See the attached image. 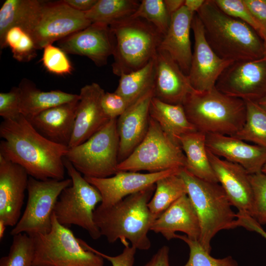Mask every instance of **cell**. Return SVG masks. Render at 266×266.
<instances>
[{
    "mask_svg": "<svg viewBox=\"0 0 266 266\" xmlns=\"http://www.w3.org/2000/svg\"><path fill=\"white\" fill-rule=\"evenodd\" d=\"M169 253L168 246H162L143 266H170Z\"/></svg>",
    "mask_w": 266,
    "mask_h": 266,
    "instance_id": "bcb514c9",
    "label": "cell"
},
{
    "mask_svg": "<svg viewBox=\"0 0 266 266\" xmlns=\"http://www.w3.org/2000/svg\"><path fill=\"white\" fill-rule=\"evenodd\" d=\"M213 1L223 12L245 22L259 34L262 27L253 16L243 0H213Z\"/></svg>",
    "mask_w": 266,
    "mask_h": 266,
    "instance_id": "ab89813d",
    "label": "cell"
},
{
    "mask_svg": "<svg viewBox=\"0 0 266 266\" xmlns=\"http://www.w3.org/2000/svg\"><path fill=\"white\" fill-rule=\"evenodd\" d=\"M29 174L20 165L0 155V220L14 227L21 217Z\"/></svg>",
    "mask_w": 266,
    "mask_h": 266,
    "instance_id": "e0dca14e",
    "label": "cell"
},
{
    "mask_svg": "<svg viewBox=\"0 0 266 266\" xmlns=\"http://www.w3.org/2000/svg\"><path fill=\"white\" fill-rule=\"evenodd\" d=\"M179 175L185 183L187 195L199 218V242L210 253V242L217 233L237 227L236 213L232 210V205L219 183L200 179L185 168L180 170Z\"/></svg>",
    "mask_w": 266,
    "mask_h": 266,
    "instance_id": "5b68a950",
    "label": "cell"
},
{
    "mask_svg": "<svg viewBox=\"0 0 266 266\" xmlns=\"http://www.w3.org/2000/svg\"><path fill=\"white\" fill-rule=\"evenodd\" d=\"M259 35L263 40V58L266 59V27L263 28L260 33Z\"/></svg>",
    "mask_w": 266,
    "mask_h": 266,
    "instance_id": "f907efd6",
    "label": "cell"
},
{
    "mask_svg": "<svg viewBox=\"0 0 266 266\" xmlns=\"http://www.w3.org/2000/svg\"><path fill=\"white\" fill-rule=\"evenodd\" d=\"M104 93L97 83L86 85L80 89L74 129L68 148L86 141L110 120L101 106Z\"/></svg>",
    "mask_w": 266,
    "mask_h": 266,
    "instance_id": "d6986e66",
    "label": "cell"
},
{
    "mask_svg": "<svg viewBox=\"0 0 266 266\" xmlns=\"http://www.w3.org/2000/svg\"><path fill=\"white\" fill-rule=\"evenodd\" d=\"M149 114L150 117L178 144L180 136L198 131L188 120L182 105L166 103L153 97Z\"/></svg>",
    "mask_w": 266,
    "mask_h": 266,
    "instance_id": "83f0119b",
    "label": "cell"
},
{
    "mask_svg": "<svg viewBox=\"0 0 266 266\" xmlns=\"http://www.w3.org/2000/svg\"><path fill=\"white\" fill-rule=\"evenodd\" d=\"M189 121L206 134L233 136L243 127L246 106L242 99L225 95L215 87L189 94L182 104Z\"/></svg>",
    "mask_w": 266,
    "mask_h": 266,
    "instance_id": "277c9868",
    "label": "cell"
},
{
    "mask_svg": "<svg viewBox=\"0 0 266 266\" xmlns=\"http://www.w3.org/2000/svg\"><path fill=\"white\" fill-rule=\"evenodd\" d=\"M114 41L113 73L138 70L155 58L163 36L150 23L129 17L109 25Z\"/></svg>",
    "mask_w": 266,
    "mask_h": 266,
    "instance_id": "8992f818",
    "label": "cell"
},
{
    "mask_svg": "<svg viewBox=\"0 0 266 266\" xmlns=\"http://www.w3.org/2000/svg\"><path fill=\"white\" fill-rule=\"evenodd\" d=\"M72 184L71 178L38 180L29 176L28 200L25 210L10 232L12 236L22 233L33 236L49 233L56 203L62 192Z\"/></svg>",
    "mask_w": 266,
    "mask_h": 266,
    "instance_id": "8fae6325",
    "label": "cell"
},
{
    "mask_svg": "<svg viewBox=\"0 0 266 266\" xmlns=\"http://www.w3.org/2000/svg\"><path fill=\"white\" fill-rule=\"evenodd\" d=\"M237 225L238 227H242L248 230L255 232L266 239V232L251 216L241 213H237Z\"/></svg>",
    "mask_w": 266,
    "mask_h": 266,
    "instance_id": "f6af8a7d",
    "label": "cell"
},
{
    "mask_svg": "<svg viewBox=\"0 0 266 266\" xmlns=\"http://www.w3.org/2000/svg\"><path fill=\"white\" fill-rule=\"evenodd\" d=\"M181 169L146 173L118 171L114 175L105 178L84 177L100 193L102 201L99 206L104 208L113 205L128 196L155 185L163 177L179 173Z\"/></svg>",
    "mask_w": 266,
    "mask_h": 266,
    "instance_id": "9a60e30c",
    "label": "cell"
},
{
    "mask_svg": "<svg viewBox=\"0 0 266 266\" xmlns=\"http://www.w3.org/2000/svg\"><path fill=\"white\" fill-rule=\"evenodd\" d=\"M206 40L221 59L232 62L263 57V43L257 32L240 20L223 12L213 0H206L196 12Z\"/></svg>",
    "mask_w": 266,
    "mask_h": 266,
    "instance_id": "3957f363",
    "label": "cell"
},
{
    "mask_svg": "<svg viewBox=\"0 0 266 266\" xmlns=\"http://www.w3.org/2000/svg\"><path fill=\"white\" fill-rule=\"evenodd\" d=\"M92 23L85 13L68 5L64 0L45 2L41 5L29 34L37 50L43 49Z\"/></svg>",
    "mask_w": 266,
    "mask_h": 266,
    "instance_id": "7c38bea8",
    "label": "cell"
},
{
    "mask_svg": "<svg viewBox=\"0 0 266 266\" xmlns=\"http://www.w3.org/2000/svg\"><path fill=\"white\" fill-rule=\"evenodd\" d=\"M156 184L132 194L107 207L99 205L94 212V221L101 236L109 243L120 240L123 245L147 250L151 244L148 232L156 219L148 204Z\"/></svg>",
    "mask_w": 266,
    "mask_h": 266,
    "instance_id": "7a4b0ae2",
    "label": "cell"
},
{
    "mask_svg": "<svg viewBox=\"0 0 266 266\" xmlns=\"http://www.w3.org/2000/svg\"><path fill=\"white\" fill-rule=\"evenodd\" d=\"M184 5L170 17L169 28L159 49L167 52L183 72L188 75L193 52L190 31L194 15Z\"/></svg>",
    "mask_w": 266,
    "mask_h": 266,
    "instance_id": "cb8c5ba5",
    "label": "cell"
},
{
    "mask_svg": "<svg viewBox=\"0 0 266 266\" xmlns=\"http://www.w3.org/2000/svg\"><path fill=\"white\" fill-rule=\"evenodd\" d=\"M153 97V88L131 104L117 118L119 163L126 159L146 136L149 126L150 105Z\"/></svg>",
    "mask_w": 266,
    "mask_h": 266,
    "instance_id": "ffe728a7",
    "label": "cell"
},
{
    "mask_svg": "<svg viewBox=\"0 0 266 266\" xmlns=\"http://www.w3.org/2000/svg\"><path fill=\"white\" fill-rule=\"evenodd\" d=\"M21 115L20 96L18 87L8 92L0 93V116L3 120H14Z\"/></svg>",
    "mask_w": 266,
    "mask_h": 266,
    "instance_id": "60d3db41",
    "label": "cell"
},
{
    "mask_svg": "<svg viewBox=\"0 0 266 266\" xmlns=\"http://www.w3.org/2000/svg\"><path fill=\"white\" fill-rule=\"evenodd\" d=\"M191 29L194 46L188 76L194 90L209 91L215 87L220 75L233 62L221 59L213 51L206 40L203 25L196 13L193 16Z\"/></svg>",
    "mask_w": 266,
    "mask_h": 266,
    "instance_id": "5bb4252c",
    "label": "cell"
},
{
    "mask_svg": "<svg viewBox=\"0 0 266 266\" xmlns=\"http://www.w3.org/2000/svg\"><path fill=\"white\" fill-rule=\"evenodd\" d=\"M117 119L110 120L82 144L68 148L65 158L84 177L105 178L118 171Z\"/></svg>",
    "mask_w": 266,
    "mask_h": 266,
    "instance_id": "9c48e42d",
    "label": "cell"
},
{
    "mask_svg": "<svg viewBox=\"0 0 266 266\" xmlns=\"http://www.w3.org/2000/svg\"><path fill=\"white\" fill-rule=\"evenodd\" d=\"M257 102L264 110L266 111V95Z\"/></svg>",
    "mask_w": 266,
    "mask_h": 266,
    "instance_id": "f5cc1de1",
    "label": "cell"
},
{
    "mask_svg": "<svg viewBox=\"0 0 266 266\" xmlns=\"http://www.w3.org/2000/svg\"><path fill=\"white\" fill-rule=\"evenodd\" d=\"M153 91L154 97L161 101L181 105L195 91L177 63L167 52L159 49L155 58Z\"/></svg>",
    "mask_w": 266,
    "mask_h": 266,
    "instance_id": "44dd1931",
    "label": "cell"
},
{
    "mask_svg": "<svg viewBox=\"0 0 266 266\" xmlns=\"http://www.w3.org/2000/svg\"><path fill=\"white\" fill-rule=\"evenodd\" d=\"M79 100L44 110L30 121L46 138L68 146L74 129Z\"/></svg>",
    "mask_w": 266,
    "mask_h": 266,
    "instance_id": "d4e9b609",
    "label": "cell"
},
{
    "mask_svg": "<svg viewBox=\"0 0 266 266\" xmlns=\"http://www.w3.org/2000/svg\"><path fill=\"white\" fill-rule=\"evenodd\" d=\"M81 244L86 249L91 250L106 259L110 262L112 266H133L136 249L128 245L124 246L122 252L116 256H111L102 253L88 245L85 241L79 239Z\"/></svg>",
    "mask_w": 266,
    "mask_h": 266,
    "instance_id": "7bdbcfd3",
    "label": "cell"
},
{
    "mask_svg": "<svg viewBox=\"0 0 266 266\" xmlns=\"http://www.w3.org/2000/svg\"><path fill=\"white\" fill-rule=\"evenodd\" d=\"M155 184V190L148 207L156 219L178 199L187 195V191L185 183L179 173L163 177Z\"/></svg>",
    "mask_w": 266,
    "mask_h": 266,
    "instance_id": "4dcf8cb0",
    "label": "cell"
},
{
    "mask_svg": "<svg viewBox=\"0 0 266 266\" xmlns=\"http://www.w3.org/2000/svg\"><path fill=\"white\" fill-rule=\"evenodd\" d=\"M185 166L186 157L180 145L150 117L144 138L126 159L119 163L118 170L155 173Z\"/></svg>",
    "mask_w": 266,
    "mask_h": 266,
    "instance_id": "30bf717a",
    "label": "cell"
},
{
    "mask_svg": "<svg viewBox=\"0 0 266 266\" xmlns=\"http://www.w3.org/2000/svg\"><path fill=\"white\" fill-rule=\"evenodd\" d=\"M207 155L218 183L232 206L238 212L251 216L253 193L249 174L241 166L216 156L207 149Z\"/></svg>",
    "mask_w": 266,
    "mask_h": 266,
    "instance_id": "ac0fdd59",
    "label": "cell"
},
{
    "mask_svg": "<svg viewBox=\"0 0 266 266\" xmlns=\"http://www.w3.org/2000/svg\"><path fill=\"white\" fill-rule=\"evenodd\" d=\"M18 88L21 113L29 121L44 110L79 99V94L59 90L42 91L27 79L21 80Z\"/></svg>",
    "mask_w": 266,
    "mask_h": 266,
    "instance_id": "484cf974",
    "label": "cell"
},
{
    "mask_svg": "<svg viewBox=\"0 0 266 266\" xmlns=\"http://www.w3.org/2000/svg\"><path fill=\"white\" fill-rule=\"evenodd\" d=\"M215 88L229 96L258 102L266 95V59L233 62L220 75Z\"/></svg>",
    "mask_w": 266,
    "mask_h": 266,
    "instance_id": "4fadbf2b",
    "label": "cell"
},
{
    "mask_svg": "<svg viewBox=\"0 0 266 266\" xmlns=\"http://www.w3.org/2000/svg\"><path fill=\"white\" fill-rule=\"evenodd\" d=\"M64 165L72 184L61 193L53 214L61 225L78 226L86 230L92 239L97 240L101 235L93 216L96 206L102 201L101 196L65 157Z\"/></svg>",
    "mask_w": 266,
    "mask_h": 266,
    "instance_id": "ba28073f",
    "label": "cell"
},
{
    "mask_svg": "<svg viewBox=\"0 0 266 266\" xmlns=\"http://www.w3.org/2000/svg\"><path fill=\"white\" fill-rule=\"evenodd\" d=\"M41 61L44 67L50 72L64 75L72 70L71 64L66 54L60 47L49 44L43 49Z\"/></svg>",
    "mask_w": 266,
    "mask_h": 266,
    "instance_id": "f35d334b",
    "label": "cell"
},
{
    "mask_svg": "<svg viewBox=\"0 0 266 266\" xmlns=\"http://www.w3.org/2000/svg\"><path fill=\"white\" fill-rule=\"evenodd\" d=\"M0 49L8 46L13 58L21 62H30L37 50L32 36L20 27H13L6 33Z\"/></svg>",
    "mask_w": 266,
    "mask_h": 266,
    "instance_id": "836d02e7",
    "label": "cell"
},
{
    "mask_svg": "<svg viewBox=\"0 0 266 266\" xmlns=\"http://www.w3.org/2000/svg\"><path fill=\"white\" fill-rule=\"evenodd\" d=\"M246 115L242 129L232 136L266 148V111L257 102L245 101Z\"/></svg>",
    "mask_w": 266,
    "mask_h": 266,
    "instance_id": "d6a6232c",
    "label": "cell"
},
{
    "mask_svg": "<svg viewBox=\"0 0 266 266\" xmlns=\"http://www.w3.org/2000/svg\"><path fill=\"white\" fill-rule=\"evenodd\" d=\"M253 193L251 216L261 225L266 224V174L263 172L249 174Z\"/></svg>",
    "mask_w": 266,
    "mask_h": 266,
    "instance_id": "74e56055",
    "label": "cell"
},
{
    "mask_svg": "<svg viewBox=\"0 0 266 266\" xmlns=\"http://www.w3.org/2000/svg\"><path fill=\"white\" fill-rule=\"evenodd\" d=\"M42 3L37 0H6L0 9V46L7 31L20 27L30 33Z\"/></svg>",
    "mask_w": 266,
    "mask_h": 266,
    "instance_id": "f1b7e54d",
    "label": "cell"
},
{
    "mask_svg": "<svg viewBox=\"0 0 266 266\" xmlns=\"http://www.w3.org/2000/svg\"><path fill=\"white\" fill-rule=\"evenodd\" d=\"M206 145L213 154L241 166L249 174L261 172L266 162V148L232 136L206 134Z\"/></svg>",
    "mask_w": 266,
    "mask_h": 266,
    "instance_id": "7402d4cb",
    "label": "cell"
},
{
    "mask_svg": "<svg viewBox=\"0 0 266 266\" xmlns=\"http://www.w3.org/2000/svg\"><path fill=\"white\" fill-rule=\"evenodd\" d=\"M66 54L87 57L98 66L106 65L114 52V41L109 26L94 23L58 42Z\"/></svg>",
    "mask_w": 266,
    "mask_h": 266,
    "instance_id": "2e32d148",
    "label": "cell"
},
{
    "mask_svg": "<svg viewBox=\"0 0 266 266\" xmlns=\"http://www.w3.org/2000/svg\"><path fill=\"white\" fill-rule=\"evenodd\" d=\"M32 236L34 247L33 266H103L104 259L85 248L54 214L50 231Z\"/></svg>",
    "mask_w": 266,
    "mask_h": 266,
    "instance_id": "52a82bcc",
    "label": "cell"
},
{
    "mask_svg": "<svg viewBox=\"0 0 266 266\" xmlns=\"http://www.w3.org/2000/svg\"><path fill=\"white\" fill-rule=\"evenodd\" d=\"M0 155L23 167L38 180L65 179L64 158L68 146L44 137L21 115L0 125Z\"/></svg>",
    "mask_w": 266,
    "mask_h": 266,
    "instance_id": "6da1fadb",
    "label": "cell"
},
{
    "mask_svg": "<svg viewBox=\"0 0 266 266\" xmlns=\"http://www.w3.org/2000/svg\"><path fill=\"white\" fill-rule=\"evenodd\" d=\"M7 226L2 220H0V240H1L4 236V233Z\"/></svg>",
    "mask_w": 266,
    "mask_h": 266,
    "instance_id": "816d5d0a",
    "label": "cell"
},
{
    "mask_svg": "<svg viewBox=\"0 0 266 266\" xmlns=\"http://www.w3.org/2000/svg\"><path fill=\"white\" fill-rule=\"evenodd\" d=\"M243 1L253 16L261 25L262 29L266 27V0Z\"/></svg>",
    "mask_w": 266,
    "mask_h": 266,
    "instance_id": "ee69618b",
    "label": "cell"
},
{
    "mask_svg": "<svg viewBox=\"0 0 266 266\" xmlns=\"http://www.w3.org/2000/svg\"><path fill=\"white\" fill-rule=\"evenodd\" d=\"M179 143L186 157V168L194 176L209 182L218 183L208 159L206 134L200 132L183 134Z\"/></svg>",
    "mask_w": 266,
    "mask_h": 266,
    "instance_id": "4316f807",
    "label": "cell"
},
{
    "mask_svg": "<svg viewBox=\"0 0 266 266\" xmlns=\"http://www.w3.org/2000/svg\"><path fill=\"white\" fill-rule=\"evenodd\" d=\"M166 10L171 16L184 5L185 0H164Z\"/></svg>",
    "mask_w": 266,
    "mask_h": 266,
    "instance_id": "c3c4849f",
    "label": "cell"
},
{
    "mask_svg": "<svg viewBox=\"0 0 266 266\" xmlns=\"http://www.w3.org/2000/svg\"><path fill=\"white\" fill-rule=\"evenodd\" d=\"M140 1L136 0H98L93 8L85 13L92 23L108 26L131 17Z\"/></svg>",
    "mask_w": 266,
    "mask_h": 266,
    "instance_id": "1f68e13d",
    "label": "cell"
},
{
    "mask_svg": "<svg viewBox=\"0 0 266 266\" xmlns=\"http://www.w3.org/2000/svg\"><path fill=\"white\" fill-rule=\"evenodd\" d=\"M204 2L205 0H185L184 6L191 12L196 13Z\"/></svg>",
    "mask_w": 266,
    "mask_h": 266,
    "instance_id": "681fc988",
    "label": "cell"
},
{
    "mask_svg": "<svg viewBox=\"0 0 266 266\" xmlns=\"http://www.w3.org/2000/svg\"><path fill=\"white\" fill-rule=\"evenodd\" d=\"M164 0H142L132 18H142L152 24L164 36L170 22Z\"/></svg>",
    "mask_w": 266,
    "mask_h": 266,
    "instance_id": "d590c367",
    "label": "cell"
},
{
    "mask_svg": "<svg viewBox=\"0 0 266 266\" xmlns=\"http://www.w3.org/2000/svg\"><path fill=\"white\" fill-rule=\"evenodd\" d=\"M176 238L184 241L190 249L189 258L184 266H237V262L232 257L217 259L212 257L198 240L189 238L186 235L176 234Z\"/></svg>",
    "mask_w": 266,
    "mask_h": 266,
    "instance_id": "8d00e7d4",
    "label": "cell"
},
{
    "mask_svg": "<svg viewBox=\"0 0 266 266\" xmlns=\"http://www.w3.org/2000/svg\"><path fill=\"white\" fill-rule=\"evenodd\" d=\"M262 172L263 173L266 174V162L264 164L262 169Z\"/></svg>",
    "mask_w": 266,
    "mask_h": 266,
    "instance_id": "db71d44e",
    "label": "cell"
},
{
    "mask_svg": "<svg viewBox=\"0 0 266 266\" xmlns=\"http://www.w3.org/2000/svg\"><path fill=\"white\" fill-rule=\"evenodd\" d=\"M101 106L105 114L111 120L117 119L130 105L124 97L114 92L104 93Z\"/></svg>",
    "mask_w": 266,
    "mask_h": 266,
    "instance_id": "b9f144b4",
    "label": "cell"
},
{
    "mask_svg": "<svg viewBox=\"0 0 266 266\" xmlns=\"http://www.w3.org/2000/svg\"><path fill=\"white\" fill-rule=\"evenodd\" d=\"M8 254L0 259V266H33V238L25 233L14 235Z\"/></svg>",
    "mask_w": 266,
    "mask_h": 266,
    "instance_id": "e575fe53",
    "label": "cell"
},
{
    "mask_svg": "<svg viewBox=\"0 0 266 266\" xmlns=\"http://www.w3.org/2000/svg\"><path fill=\"white\" fill-rule=\"evenodd\" d=\"M154 75L155 58L138 70L122 74L115 92L124 97L131 105L153 88Z\"/></svg>",
    "mask_w": 266,
    "mask_h": 266,
    "instance_id": "f546056e",
    "label": "cell"
},
{
    "mask_svg": "<svg viewBox=\"0 0 266 266\" xmlns=\"http://www.w3.org/2000/svg\"><path fill=\"white\" fill-rule=\"evenodd\" d=\"M72 8L85 13L91 10L98 0H64Z\"/></svg>",
    "mask_w": 266,
    "mask_h": 266,
    "instance_id": "7dc6e473",
    "label": "cell"
},
{
    "mask_svg": "<svg viewBox=\"0 0 266 266\" xmlns=\"http://www.w3.org/2000/svg\"><path fill=\"white\" fill-rule=\"evenodd\" d=\"M150 231L160 233L167 240L176 238L177 232L195 240L200 239V228L195 209L187 194L162 213L153 222Z\"/></svg>",
    "mask_w": 266,
    "mask_h": 266,
    "instance_id": "603a6c76",
    "label": "cell"
}]
</instances>
